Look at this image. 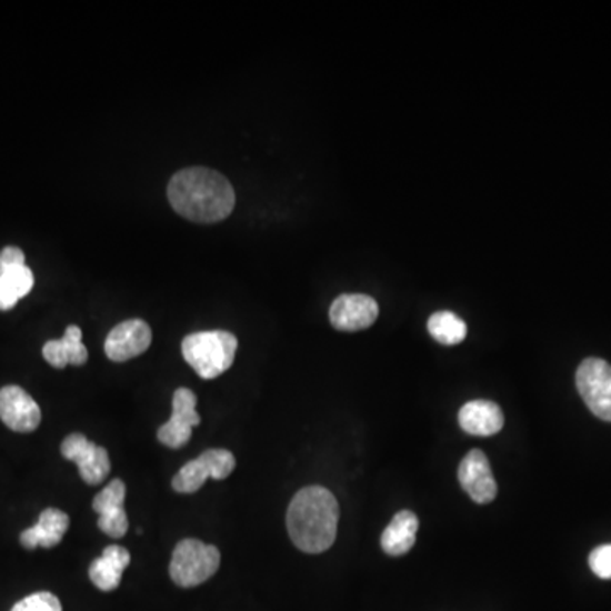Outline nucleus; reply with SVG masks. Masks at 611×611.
<instances>
[{"label": "nucleus", "mask_w": 611, "mask_h": 611, "mask_svg": "<svg viewBox=\"0 0 611 611\" xmlns=\"http://www.w3.org/2000/svg\"><path fill=\"white\" fill-rule=\"evenodd\" d=\"M459 482L474 503L488 504L497 498V479L482 450H471L462 459L459 465Z\"/></svg>", "instance_id": "10"}, {"label": "nucleus", "mask_w": 611, "mask_h": 611, "mask_svg": "<svg viewBox=\"0 0 611 611\" xmlns=\"http://www.w3.org/2000/svg\"><path fill=\"white\" fill-rule=\"evenodd\" d=\"M575 385L594 417L611 423V365L603 359H584L575 372Z\"/></svg>", "instance_id": "6"}, {"label": "nucleus", "mask_w": 611, "mask_h": 611, "mask_svg": "<svg viewBox=\"0 0 611 611\" xmlns=\"http://www.w3.org/2000/svg\"><path fill=\"white\" fill-rule=\"evenodd\" d=\"M0 420L12 432L31 433L40 427L41 410L24 389L6 385L0 389Z\"/></svg>", "instance_id": "9"}, {"label": "nucleus", "mask_w": 611, "mask_h": 611, "mask_svg": "<svg viewBox=\"0 0 611 611\" xmlns=\"http://www.w3.org/2000/svg\"><path fill=\"white\" fill-rule=\"evenodd\" d=\"M19 298L4 284L0 281V311H9L18 304Z\"/></svg>", "instance_id": "24"}, {"label": "nucleus", "mask_w": 611, "mask_h": 611, "mask_svg": "<svg viewBox=\"0 0 611 611\" xmlns=\"http://www.w3.org/2000/svg\"><path fill=\"white\" fill-rule=\"evenodd\" d=\"M428 331L442 345L453 347L464 342L468 324L452 311H439L428 320Z\"/></svg>", "instance_id": "18"}, {"label": "nucleus", "mask_w": 611, "mask_h": 611, "mask_svg": "<svg viewBox=\"0 0 611 611\" xmlns=\"http://www.w3.org/2000/svg\"><path fill=\"white\" fill-rule=\"evenodd\" d=\"M221 564L218 547L201 540L186 539L177 543L170 561V578L180 588H196L217 574Z\"/></svg>", "instance_id": "4"}, {"label": "nucleus", "mask_w": 611, "mask_h": 611, "mask_svg": "<svg viewBox=\"0 0 611 611\" xmlns=\"http://www.w3.org/2000/svg\"><path fill=\"white\" fill-rule=\"evenodd\" d=\"M167 196L180 217L204 224L227 220L237 202L230 180L204 167L177 172L170 180Z\"/></svg>", "instance_id": "1"}, {"label": "nucleus", "mask_w": 611, "mask_h": 611, "mask_svg": "<svg viewBox=\"0 0 611 611\" xmlns=\"http://www.w3.org/2000/svg\"><path fill=\"white\" fill-rule=\"evenodd\" d=\"M124 498H127V485L121 479H112L101 493L92 501V508L99 517L124 510Z\"/></svg>", "instance_id": "19"}, {"label": "nucleus", "mask_w": 611, "mask_h": 611, "mask_svg": "<svg viewBox=\"0 0 611 611\" xmlns=\"http://www.w3.org/2000/svg\"><path fill=\"white\" fill-rule=\"evenodd\" d=\"M11 611H63V608L54 594L41 591V593L29 594L24 600L16 603Z\"/></svg>", "instance_id": "21"}, {"label": "nucleus", "mask_w": 611, "mask_h": 611, "mask_svg": "<svg viewBox=\"0 0 611 611\" xmlns=\"http://www.w3.org/2000/svg\"><path fill=\"white\" fill-rule=\"evenodd\" d=\"M198 395L188 388L173 392L172 417L159 428V440L170 449H180L189 443L192 428L201 423L198 410Z\"/></svg>", "instance_id": "8"}, {"label": "nucleus", "mask_w": 611, "mask_h": 611, "mask_svg": "<svg viewBox=\"0 0 611 611\" xmlns=\"http://www.w3.org/2000/svg\"><path fill=\"white\" fill-rule=\"evenodd\" d=\"M61 455L76 462L86 484H101L111 472V461L104 447L96 445L82 433H72L61 443Z\"/></svg>", "instance_id": "7"}, {"label": "nucleus", "mask_w": 611, "mask_h": 611, "mask_svg": "<svg viewBox=\"0 0 611 611\" xmlns=\"http://www.w3.org/2000/svg\"><path fill=\"white\" fill-rule=\"evenodd\" d=\"M339 520V501L333 493L323 485H308L289 504V537L306 554H321L333 545Z\"/></svg>", "instance_id": "2"}, {"label": "nucleus", "mask_w": 611, "mask_h": 611, "mask_svg": "<svg viewBox=\"0 0 611 611\" xmlns=\"http://www.w3.org/2000/svg\"><path fill=\"white\" fill-rule=\"evenodd\" d=\"M131 555L121 545L106 547L101 558L90 565V581L101 591H114L121 584L122 572L130 565Z\"/></svg>", "instance_id": "15"}, {"label": "nucleus", "mask_w": 611, "mask_h": 611, "mask_svg": "<svg viewBox=\"0 0 611 611\" xmlns=\"http://www.w3.org/2000/svg\"><path fill=\"white\" fill-rule=\"evenodd\" d=\"M418 527H420V520L413 511L403 510L395 513L381 537V545L385 554L392 558L408 554L417 542Z\"/></svg>", "instance_id": "17"}, {"label": "nucleus", "mask_w": 611, "mask_h": 611, "mask_svg": "<svg viewBox=\"0 0 611 611\" xmlns=\"http://www.w3.org/2000/svg\"><path fill=\"white\" fill-rule=\"evenodd\" d=\"M43 357L54 369H66L70 363L77 367L83 365L89 359V352L82 343V330L76 324H70L63 339L44 343Z\"/></svg>", "instance_id": "16"}, {"label": "nucleus", "mask_w": 611, "mask_h": 611, "mask_svg": "<svg viewBox=\"0 0 611 611\" xmlns=\"http://www.w3.org/2000/svg\"><path fill=\"white\" fill-rule=\"evenodd\" d=\"M69 527V514L57 510V508H48L41 513L37 525L21 533V545L29 550L38 549V547L51 549L61 542Z\"/></svg>", "instance_id": "14"}, {"label": "nucleus", "mask_w": 611, "mask_h": 611, "mask_svg": "<svg viewBox=\"0 0 611 611\" xmlns=\"http://www.w3.org/2000/svg\"><path fill=\"white\" fill-rule=\"evenodd\" d=\"M590 568L598 578L611 579V543L597 547L590 554Z\"/></svg>", "instance_id": "22"}, {"label": "nucleus", "mask_w": 611, "mask_h": 611, "mask_svg": "<svg viewBox=\"0 0 611 611\" xmlns=\"http://www.w3.org/2000/svg\"><path fill=\"white\" fill-rule=\"evenodd\" d=\"M237 349V337L223 330L198 331L182 342L183 359L206 381L220 378L233 365Z\"/></svg>", "instance_id": "3"}, {"label": "nucleus", "mask_w": 611, "mask_h": 611, "mask_svg": "<svg viewBox=\"0 0 611 611\" xmlns=\"http://www.w3.org/2000/svg\"><path fill=\"white\" fill-rule=\"evenodd\" d=\"M26 266L24 252L18 247H6L0 252V269H12V267Z\"/></svg>", "instance_id": "23"}, {"label": "nucleus", "mask_w": 611, "mask_h": 611, "mask_svg": "<svg viewBox=\"0 0 611 611\" xmlns=\"http://www.w3.org/2000/svg\"><path fill=\"white\" fill-rule=\"evenodd\" d=\"M237 468V459L230 450L211 449L206 450L194 461L183 465L172 481V488L180 494H192L204 485L208 479L230 478L231 472Z\"/></svg>", "instance_id": "5"}, {"label": "nucleus", "mask_w": 611, "mask_h": 611, "mask_svg": "<svg viewBox=\"0 0 611 611\" xmlns=\"http://www.w3.org/2000/svg\"><path fill=\"white\" fill-rule=\"evenodd\" d=\"M379 317V304L367 294H342L330 308V321L340 331H360L372 327Z\"/></svg>", "instance_id": "11"}, {"label": "nucleus", "mask_w": 611, "mask_h": 611, "mask_svg": "<svg viewBox=\"0 0 611 611\" xmlns=\"http://www.w3.org/2000/svg\"><path fill=\"white\" fill-rule=\"evenodd\" d=\"M0 281L21 299L33 289L34 276L26 266L12 267V269H0Z\"/></svg>", "instance_id": "20"}, {"label": "nucleus", "mask_w": 611, "mask_h": 611, "mask_svg": "<svg viewBox=\"0 0 611 611\" xmlns=\"http://www.w3.org/2000/svg\"><path fill=\"white\" fill-rule=\"evenodd\" d=\"M459 424L469 435H497L504 427L503 410L493 401H469L459 411Z\"/></svg>", "instance_id": "13"}, {"label": "nucleus", "mask_w": 611, "mask_h": 611, "mask_svg": "<svg viewBox=\"0 0 611 611\" xmlns=\"http://www.w3.org/2000/svg\"><path fill=\"white\" fill-rule=\"evenodd\" d=\"M151 345V328L143 320H128L112 328L104 352L112 362H127L147 352Z\"/></svg>", "instance_id": "12"}]
</instances>
